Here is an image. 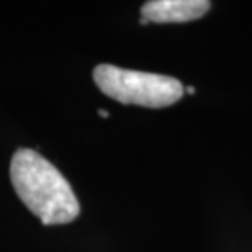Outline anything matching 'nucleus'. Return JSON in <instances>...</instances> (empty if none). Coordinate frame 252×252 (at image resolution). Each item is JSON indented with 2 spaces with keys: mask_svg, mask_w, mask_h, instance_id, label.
<instances>
[{
  "mask_svg": "<svg viewBox=\"0 0 252 252\" xmlns=\"http://www.w3.org/2000/svg\"><path fill=\"white\" fill-rule=\"evenodd\" d=\"M10 180L20 200L43 224H65L80 213L69 182L33 149H18L10 164Z\"/></svg>",
  "mask_w": 252,
  "mask_h": 252,
  "instance_id": "obj_1",
  "label": "nucleus"
},
{
  "mask_svg": "<svg viewBox=\"0 0 252 252\" xmlns=\"http://www.w3.org/2000/svg\"><path fill=\"white\" fill-rule=\"evenodd\" d=\"M94 80L107 97L148 108L169 107L179 102L185 92L184 85L169 75L122 69L112 64L97 65Z\"/></svg>",
  "mask_w": 252,
  "mask_h": 252,
  "instance_id": "obj_2",
  "label": "nucleus"
},
{
  "mask_svg": "<svg viewBox=\"0 0 252 252\" xmlns=\"http://www.w3.org/2000/svg\"><path fill=\"white\" fill-rule=\"evenodd\" d=\"M211 7L206 0H151L141 7V25L185 23L201 18Z\"/></svg>",
  "mask_w": 252,
  "mask_h": 252,
  "instance_id": "obj_3",
  "label": "nucleus"
},
{
  "mask_svg": "<svg viewBox=\"0 0 252 252\" xmlns=\"http://www.w3.org/2000/svg\"><path fill=\"white\" fill-rule=\"evenodd\" d=\"M98 115H100V117H102V118H108V117H110L107 110H98Z\"/></svg>",
  "mask_w": 252,
  "mask_h": 252,
  "instance_id": "obj_4",
  "label": "nucleus"
},
{
  "mask_svg": "<svg viewBox=\"0 0 252 252\" xmlns=\"http://www.w3.org/2000/svg\"><path fill=\"white\" fill-rule=\"evenodd\" d=\"M185 90H187V94H195V89L193 87H187Z\"/></svg>",
  "mask_w": 252,
  "mask_h": 252,
  "instance_id": "obj_5",
  "label": "nucleus"
}]
</instances>
